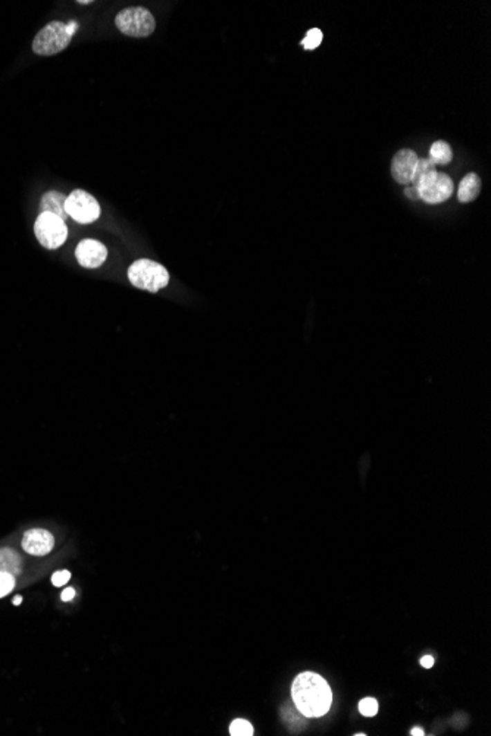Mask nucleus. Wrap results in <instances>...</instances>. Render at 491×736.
<instances>
[{"mask_svg": "<svg viewBox=\"0 0 491 736\" xmlns=\"http://www.w3.org/2000/svg\"><path fill=\"white\" fill-rule=\"evenodd\" d=\"M481 192V180L474 172L466 174L459 184L458 190V200L461 203H471Z\"/></svg>", "mask_w": 491, "mask_h": 736, "instance_id": "obj_12", "label": "nucleus"}, {"mask_svg": "<svg viewBox=\"0 0 491 736\" xmlns=\"http://www.w3.org/2000/svg\"><path fill=\"white\" fill-rule=\"evenodd\" d=\"M419 156L412 149H402L391 160V175L397 184L411 185Z\"/></svg>", "mask_w": 491, "mask_h": 736, "instance_id": "obj_9", "label": "nucleus"}, {"mask_svg": "<svg viewBox=\"0 0 491 736\" xmlns=\"http://www.w3.org/2000/svg\"><path fill=\"white\" fill-rule=\"evenodd\" d=\"M77 262L87 269L100 268L108 259V248L98 240L86 239L80 241L75 248Z\"/></svg>", "mask_w": 491, "mask_h": 736, "instance_id": "obj_8", "label": "nucleus"}, {"mask_svg": "<svg viewBox=\"0 0 491 736\" xmlns=\"http://www.w3.org/2000/svg\"><path fill=\"white\" fill-rule=\"evenodd\" d=\"M322 39H324V34L319 28H311L306 34V37L302 40V46L305 47L306 50H313L322 43Z\"/></svg>", "mask_w": 491, "mask_h": 736, "instance_id": "obj_15", "label": "nucleus"}, {"mask_svg": "<svg viewBox=\"0 0 491 736\" xmlns=\"http://www.w3.org/2000/svg\"><path fill=\"white\" fill-rule=\"evenodd\" d=\"M429 160L437 165H449L453 160V151L447 141L438 140L429 149Z\"/></svg>", "mask_w": 491, "mask_h": 736, "instance_id": "obj_14", "label": "nucleus"}, {"mask_svg": "<svg viewBox=\"0 0 491 736\" xmlns=\"http://www.w3.org/2000/svg\"><path fill=\"white\" fill-rule=\"evenodd\" d=\"M74 596H75V591H74L73 588H66V589L62 592L61 598H62V601H71V600L74 598Z\"/></svg>", "mask_w": 491, "mask_h": 736, "instance_id": "obj_22", "label": "nucleus"}, {"mask_svg": "<svg viewBox=\"0 0 491 736\" xmlns=\"http://www.w3.org/2000/svg\"><path fill=\"white\" fill-rule=\"evenodd\" d=\"M359 711L360 715H364L367 717H373L377 713H378V703L377 699L373 698H364L360 699L359 703Z\"/></svg>", "mask_w": 491, "mask_h": 736, "instance_id": "obj_17", "label": "nucleus"}, {"mask_svg": "<svg viewBox=\"0 0 491 736\" xmlns=\"http://www.w3.org/2000/svg\"><path fill=\"white\" fill-rule=\"evenodd\" d=\"M420 664H423V668H425V669H431L432 666H434V657L425 656V657L420 659Z\"/></svg>", "mask_w": 491, "mask_h": 736, "instance_id": "obj_21", "label": "nucleus"}, {"mask_svg": "<svg viewBox=\"0 0 491 736\" xmlns=\"http://www.w3.org/2000/svg\"><path fill=\"white\" fill-rule=\"evenodd\" d=\"M405 196H406L407 199H411V200H419L418 188H416L415 185H412V184H411V185H407V187L405 188Z\"/></svg>", "mask_w": 491, "mask_h": 736, "instance_id": "obj_20", "label": "nucleus"}, {"mask_svg": "<svg viewBox=\"0 0 491 736\" xmlns=\"http://www.w3.org/2000/svg\"><path fill=\"white\" fill-rule=\"evenodd\" d=\"M418 188L419 200L427 205H440L446 201L454 193V183L447 174L438 172L437 169L420 176L412 183Z\"/></svg>", "mask_w": 491, "mask_h": 736, "instance_id": "obj_5", "label": "nucleus"}, {"mask_svg": "<svg viewBox=\"0 0 491 736\" xmlns=\"http://www.w3.org/2000/svg\"><path fill=\"white\" fill-rule=\"evenodd\" d=\"M77 3L78 5H90V3H93V0H89V2H83V0H80V2H77Z\"/></svg>", "mask_w": 491, "mask_h": 736, "instance_id": "obj_25", "label": "nucleus"}, {"mask_svg": "<svg viewBox=\"0 0 491 736\" xmlns=\"http://www.w3.org/2000/svg\"><path fill=\"white\" fill-rule=\"evenodd\" d=\"M34 234L44 248L56 250L65 244L68 239V227L65 221L56 217L55 213L41 212L34 222Z\"/></svg>", "mask_w": 491, "mask_h": 736, "instance_id": "obj_6", "label": "nucleus"}, {"mask_svg": "<svg viewBox=\"0 0 491 736\" xmlns=\"http://www.w3.org/2000/svg\"><path fill=\"white\" fill-rule=\"evenodd\" d=\"M291 697L299 713L305 717H321L333 704V692L326 681L313 672L300 673L291 686Z\"/></svg>", "mask_w": 491, "mask_h": 736, "instance_id": "obj_1", "label": "nucleus"}, {"mask_svg": "<svg viewBox=\"0 0 491 736\" xmlns=\"http://www.w3.org/2000/svg\"><path fill=\"white\" fill-rule=\"evenodd\" d=\"M55 538L44 529H30L22 538V549L31 555H46L53 550Z\"/></svg>", "mask_w": 491, "mask_h": 736, "instance_id": "obj_10", "label": "nucleus"}, {"mask_svg": "<svg viewBox=\"0 0 491 736\" xmlns=\"http://www.w3.org/2000/svg\"><path fill=\"white\" fill-rule=\"evenodd\" d=\"M14 587H15V576L0 572V598L8 596V594L14 589Z\"/></svg>", "mask_w": 491, "mask_h": 736, "instance_id": "obj_18", "label": "nucleus"}, {"mask_svg": "<svg viewBox=\"0 0 491 736\" xmlns=\"http://www.w3.org/2000/svg\"><path fill=\"white\" fill-rule=\"evenodd\" d=\"M77 24L52 21L44 26L33 40V52L40 56H53L65 50L73 40Z\"/></svg>", "mask_w": 491, "mask_h": 736, "instance_id": "obj_2", "label": "nucleus"}, {"mask_svg": "<svg viewBox=\"0 0 491 736\" xmlns=\"http://www.w3.org/2000/svg\"><path fill=\"white\" fill-rule=\"evenodd\" d=\"M21 601H22V597H15V598H14V604H15V605H19Z\"/></svg>", "mask_w": 491, "mask_h": 736, "instance_id": "obj_24", "label": "nucleus"}, {"mask_svg": "<svg viewBox=\"0 0 491 736\" xmlns=\"http://www.w3.org/2000/svg\"><path fill=\"white\" fill-rule=\"evenodd\" d=\"M65 210L68 217H71L75 222L89 225L99 219L100 217V205L99 201L84 190H74L71 194L66 196Z\"/></svg>", "mask_w": 491, "mask_h": 736, "instance_id": "obj_7", "label": "nucleus"}, {"mask_svg": "<svg viewBox=\"0 0 491 736\" xmlns=\"http://www.w3.org/2000/svg\"><path fill=\"white\" fill-rule=\"evenodd\" d=\"M230 733L232 736H252L253 735V728H252V725L248 720L237 719V720H234L231 723Z\"/></svg>", "mask_w": 491, "mask_h": 736, "instance_id": "obj_16", "label": "nucleus"}, {"mask_svg": "<svg viewBox=\"0 0 491 736\" xmlns=\"http://www.w3.org/2000/svg\"><path fill=\"white\" fill-rule=\"evenodd\" d=\"M69 578H71V573H69L68 571H61V572H56L53 576H52V584L55 587H62L65 585Z\"/></svg>", "mask_w": 491, "mask_h": 736, "instance_id": "obj_19", "label": "nucleus"}, {"mask_svg": "<svg viewBox=\"0 0 491 736\" xmlns=\"http://www.w3.org/2000/svg\"><path fill=\"white\" fill-rule=\"evenodd\" d=\"M128 279L138 290L158 293L169 284V272L155 260L140 259L128 268Z\"/></svg>", "mask_w": 491, "mask_h": 736, "instance_id": "obj_3", "label": "nucleus"}, {"mask_svg": "<svg viewBox=\"0 0 491 736\" xmlns=\"http://www.w3.org/2000/svg\"><path fill=\"white\" fill-rule=\"evenodd\" d=\"M65 201H66V196L59 192L44 193L40 200V213L41 212L55 213L56 217H59L61 219L65 221L68 218V213L65 210Z\"/></svg>", "mask_w": 491, "mask_h": 736, "instance_id": "obj_11", "label": "nucleus"}, {"mask_svg": "<svg viewBox=\"0 0 491 736\" xmlns=\"http://www.w3.org/2000/svg\"><path fill=\"white\" fill-rule=\"evenodd\" d=\"M411 735H414V736H423V735H425V733H424V730H423V729H419V728H415V729H412V730H411Z\"/></svg>", "mask_w": 491, "mask_h": 736, "instance_id": "obj_23", "label": "nucleus"}, {"mask_svg": "<svg viewBox=\"0 0 491 736\" xmlns=\"http://www.w3.org/2000/svg\"><path fill=\"white\" fill-rule=\"evenodd\" d=\"M115 26L128 37L145 39L156 30V19L147 8L130 6L118 12Z\"/></svg>", "mask_w": 491, "mask_h": 736, "instance_id": "obj_4", "label": "nucleus"}, {"mask_svg": "<svg viewBox=\"0 0 491 736\" xmlns=\"http://www.w3.org/2000/svg\"><path fill=\"white\" fill-rule=\"evenodd\" d=\"M0 572L9 575L21 573V557L10 549H0Z\"/></svg>", "mask_w": 491, "mask_h": 736, "instance_id": "obj_13", "label": "nucleus"}]
</instances>
